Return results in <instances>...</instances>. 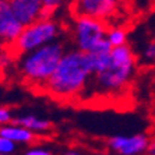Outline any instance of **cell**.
<instances>
[{"instance_id":"cell-5","label":"cell","mask_w":155,"mask_h":155,"mask_svg":"<svg viewBox=\"0 0 155 155\" xmlns=\"http://www.w3.org/2000/svg\"><path fill=\"white\" fill-rule=\"evenodd\" d=\"M70 17L71 18L66 27V34L74 49L91 53L99 43L106 39L109 25L105 21L85 15Z\"/></svg>"},{"instance_id":"cell-10","label":"cell","mask_w":155,"mask_h":155,"mask_svg":"<svg viewBox=\"0 0 155 155\" xmlns=\"http://www.w3.org/2000/svg\"><path fill=\"white\" fill-rule=\"evenodd\" d=\"M0 136L10 138L11 141H14L15 144H25V145H31L34 144L39 136H36L34 131H31L29 129L21 126L15 122L7 123L4 126H0Z\"/></svg>"},{"instance_id":"cell-3","label":"cell","mask_w":155,"mask_h":155,"mask_svg":"<svg viewBox=\"0 0 155 155\" xmlns=\"http://www.w3.org/2000/svg\"><path fill=\"white\" fill-rule=\"evenodd\" d=\"M66 51L67 48L64 39L53 41L34 51L18 54L14 69L21 81L34 90L41 91L56 70Z\"/></svg>"},{"instance_id":"cell-16","label":"cell","mask_w":155,"mask_h":155,"mask_svg":"<svg viewBox=\"0 0 155 155\" xmlns=\"http://www.w3.org/2000/svg\"><path fill=\"white\" fill-rule=\"evenodd\" d=\"M13 120H14V115L11 112V109L6 108V106H0V126L11 123Z\"/></svg>"},{"instance_id":"cell-20","label":"cell","mask_w":155,"mask_h":155,"mask_svg":"<svg viewBox=\"0 0 155 155\" xmlns=\"http://www.w3.org/2000/svg\"><path fill=\"white\" fill-rule=\"evenodd\" d=\"M6 2H8V0H0V4H2V3H6Z\"/></svg>"},{"instance_id":"cell-7","label":"cell","mask_w":155,"mask_h":155,"mask_svg":"<svg viewBox=\"0 0 155 155\" xmlns=\"http://www.w3.org/2000/svg\"><path fill=\"white\" fill-rule=\"evenodd\" d=\"M150 137L144 133L117 134L106 140V147L110 152L120 155H143L150 147Z\"/></svg>"},{"instance_id":"cell-15","label":"cell","mask_w":155,"mask_h":155,"mask_svg":"<svg viewBox=\"0 0 155 155\" xmlns=\"http://www.w3.org/2000/svg\"><path fill=\"white\" fill-rule=\"evenodd\" d=\"M18 148V144H15L14 141H11L10 138L0 136V155H13Z\"/></svg>"},{"instance_id":"cell-14","label":"cell","mask_w":155,"mask_h":155,"mask_svg":"<svg viewBox=\"0 0 155 155\" xmlns=\"http://www.w3.org/2000/svg\"><path fill=\"white\" fill-rule=\"evenodd\" d=\"M140 59L145 64H155V38H151L144 43Z\"/></svg>"},{"instance_id":"cell-11","label":"cell","mask_w":155,"mask_h":155,"mask_svg":"<svg viewBox=\"0 0 155 155\" xmlns=\"http://www.w3.org/2000/svg\"><path fill=\"white\" fill-rule=\"evenodd\" d=\"M13 122L29 129L31 131H34L36 136H45V134H49L52 130H53V123H52L51 120L42 119V117H38V116H35V115L17 116V117H14Z\"/></svg>"},{"instance_id":"cell-19","label":"cell","mask_w":155,"mask_h":155,"mask_svg":"<svg viewBox=\"0 0 155 155\" xmlns=\"http://www.w3.org/2000/svg\"><path fill=\"white\" fill-rule=\"evenodd\" d=\"M147 155H155V140L150 143V147L147 150Z\"/></svg>"},{"instance_id":"cell-6","label":"cell","mask_w":155,"mask_h":155,"mask_svg":"<svg viewBox=\"0 0 155 155\" xmlns=\"http://www.w3.org/2000/svg\"><path fill=\"white\" fill-rule=\"evenodd\" d=\"M126 0H71L69 4L70 15H85L102 20L108 25L123 15Z\"/></svg>"},{"instance_id":"cell-8","label":"cell","mask_w":155,"mask_h":155,"mask_svg":"<svg viewBox=\"0 0 155 155\" xmlns=\"http://www.w3.org/2000/svg\"><path fill=\"white\" fill-rule=\"evenodd\" d=\"M22 25L8 3L0 4V49H11L22 32Z\"/></svg>"},{"instance_id":"cell-4","label":"cell","mask_w":155,"mask_h":155,"mask_svg":"<svg viewBox=\"0 0 155 155\" xmlns=\"http://www.w3.org/2000/svg\"><path fill=\"white\" fill-rule=\"evenodd\" d=\"M64 34L66 25L63 22L59 21L53 15H45L24 27L22 32L20 34L11 49L18 56L43 45H48L53 41L63 39Z\"/></svg>"},{"instance_id":"cell-9","label":"cell","mask_w":155,"mask_h":155,"mask_svg":"<svg viewBox=\"0 0 155 155\" xmlns=\"http://www.w3.org/2000/svg\"><path fill=\"white\" fill-rule=\"evenodd\" d=\"M7 3L24 27L46 15L42 0H8Z\"/></svg>"},{"instance_id":"cell-21","label":"cell","mask_w":155,"mask_h":155,"mask_svg":"<svg viewBox=\"0 0 155 155\" xmlns=\"http://www.w3.org/2000/svg\"><path fill=\"white\" fill-rule=\"evenodd\" d=\"M106 155H120V154H115V152H110V154H106Z\"/></svg>"},{"instance_id":"cell-22","label":"cell","mask_w":155,"mask_h":155,"mask_svg":"<svg viewBox=\"0 0 155 155\" xmlns=\"http://www.w3.org/2000/svg\"><path fill=\"white\" fill-rule=\"evenodd\" d=\"M126 2H131V0H126Z\"/></svg>"},{"instance_id":"cell-17","label":"cell","mask_w":155,"mask_h":155,"mask_svg":"<svg viewBox=\"0 0 155 155\" xmlns=\"http://www.w3.org/2000/svg\"><path fill=\"white\" fill-rule=\"evenodd\" d=\"M24 155H53V152L45 147H41V145H34V147H29L24 152Z\"/></svg>"},{"instance_id":"cell-12","label":"cell","mask_w":155,"mask_h":155,"mask_svg":"<svg viewBox=\"0 0 155 155\" xmlns=\"http://www.w3.org/2000/svg\"><path fill=\"white\" fill-rule=\"evenodd\" d=\"M106 39L112 45V48L126 45V43H129V31L122 24L109 25L108 32H106Z\"/></svg>"},{"instance_id":"cell-18","label":"cell","mask_w":155,"mask_h":155,"mask_svg":"<svg viewBox=\"0 0 155 155\" xmlns=\"http://www.w3.org/2000/svg\"><path fill=\"white\" fill-rule=\"evenodd\" d=\"M64 155H83V152L80 151V150H77V148H70V150L66 151Z\"/></svg>"},{"instance_id":"cell-1","label":"cell","mask_w":155,"mask_h":155,"mask_svg":"<svg viewBox=\"0 0 155 155\" xmlns=\"http://www.w3.org/2000/svg\"><path fill=\"white\" fill-rule=\"evenodd\" d=\"M92 77L90 54L78 49H67L58 67L42 87L45 94L58 101H76L83 98Z\"/></svg>"},{"instance_id":"cell-2","label":"cell","mask_w":155,"mask_h":155,"mask_svg":"<svg viewBox=\"0 0 155 155\" xmlns=\"http://www.w3.org/2000/svg\"><path fill=\"white\" fill-rule=\"evenodd\" d=\"M138 59L129 43L112 48L109 59L94 70L85 94L90 97H115L122 94L137 73Z\"/></svg>"},{"instance_id":"cell-13","label":"cell","mask_w":155,"mask_h":155,"mask_svg":"<svg viewBox=\"0 0 155 155\" xmlns=\"http://www.w3.org/2000/svg\"><path fill=\"white\" fill-rule=\"evenodd\" d=\"M45 14L56 17V13H60L63 8H69L71 0H42Z\"/></svg>"}]
</instances>
